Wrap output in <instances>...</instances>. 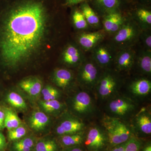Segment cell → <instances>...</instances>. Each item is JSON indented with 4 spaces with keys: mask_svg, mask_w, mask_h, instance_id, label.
I'll list each match as a JSON object with an SVG mask.
<instances>
[{
    "mask_svg": "<svg viewBox=\"0 0 151 151\" xmlns=\"http://www.w3.org/2000/svg\"><path fill=\"white\" fill-rule=\"evenodd\" d=\"M135 47L118 50L113 64L117 72L130 71L134 68L137 52Z\"/></svg>",
    "mask_w": 151,
    "mask_h": 151,
    "instance_id": "obj_8",
    "label": "cell"
},
{
    "mask_svg": "<svg viewBox=\"0 0 151 151\" xmlns=\"http://www.w3.org/2000/svg\"><path fill=\"white\" fill-rule=\"evenodd\" d=\"M139 43L141 44L143 48L151 51V29L142 30Z\"/></svg>",
    "mask_w": 151,
    "mask_h": 151,
    "instance_id": "obj_33",
    "label": "cell"
},
{
    "mask_svg": "<svg viewBox=\"0 0 151 151\" xmlns=\"http://www.w3.org/2000/svg\"><path fill=\"white\" fill-rule=\"evenodd\" d=\"M6 99L9 105L15 111L24 113L28 111V107L26 100L19 92L15 91L9 92Z\"/></svg>",
    "mask_w": 151,
    "mask_h": 151,
    "instance_id": "obj_18",
    "label": "cell"
},
{
    "mask_svg": "<svg viewBox=\"0 0 151 151\" xmlns=\"http://www.w3.org/2000/svg\"><path fill=\"white\" fill-rule=\"evenodd\" d=\"M137 124L140 129L144 134H150L151 133L150 117L147 114H141L137 119Z\"/></svg>",
    "mask_w": 151,
    "mask_h": 151,
    "instance_id": "obj_32",
    "label": "cell"
},
{
    "mask_svg": "<svg viewBox=\"0 0 151 151\" xmlns=\"http://www.w3.org/2000/svg\"><path fill=\"white\" fill-rule=\"evenodd\" d=\"M64 151H84L83 149L78 147V146H74V147H68V148Z\"/></svg>",
    "mask_w": 151,
    "mask_h": 151,
    "instance_id": "obj_39",
    "label": "cell"
},
{
    "mask_svg": "<svg viewBox=\"0 0 151 151\" xmlns=\"http://www.w3.org/2000/svg\"><path fill=\"white\" fill-rule=\"evenodd\" d=\"M62 58L63 61L66 65L79 66L86 57L78 45L70 44L65 47Z\"/></svg>",
    "mask_w": 151,
    "mask_h": 151,
    "instance_id": "obj_12",
    "label": "cell"
},
{
    "mask_svg": "<svg viewBox=\"0 0 151 151\" xmlns=\"http://www.w3.org/2000/svg\"><path fill=\"white\" fill-rule=\"evenodd\" d=\"M136 67L142 74H151V51L146 50L140 46L137 49L134 67Z\"/></svg>",
    "mask_w": 151,
    "mask_h": 151,
    "instance_id": "obj_13",
    "label": "cell"
},
{
    "mask_svg": "<svg viewBox=\"0 0 151 151\" xmlns=\"http://www.w3.org/2000/svg\"><path fill=\"white\" fill-rule=\"evenodd\" d=\"M4 111L5 114V128H6L8 131L16 128L23 124L16 112L13 109L5 108Z\"/></svg>",
    "mask_w": 151,
    "mask_h": 151,
    "instance_id": "obj_25",
    "label": "cell"
},
{
    "mask_svg": "<svg viewBox=\"0 0 151 151\" xmlns=\"http://www.w3.org/2000/svg\"><path fill=\"white\" fill-rule=\"evenodd\" d=\"M28 128L37 133H41L48 130L51 125L50 116L42 111L35 110L32 112L27 120Z\"/></svg>",
    "mask_w": 151,
    "mask_h": 151,
    "instance_id": "obj_9",
    "label": "cell"
},
{
    "mask_svg": "<svg viewBox=\"0 0 151 151\" xmlns=\"http://www.w3.org/2000/svg\"><path fill=\"white\" fill-rule=\"evenodd\" d=\"M105 40L90 51L89 57L103 70L112 68L118 51L108 41L104 42Z\"/></svg>",
    "mask_w": 151,
    "mask_h": 151,
    "instance_id": "obj_4",
    "label": "cell"
},
{
    "mask_svg": "<svg viewBox=\"0 0 151 151\" xmlns=\"http://www.w3.org/2000/svg\"><path fill=\"white\" fill-rule=\"evenodd\" d=\"M127 142L123 143V144H120V145L114 146L111 151H124Z\"/></svg>",
    "mask_w": 151,
    "mask_h": 151,
    "instance_id": "obj_37",
    "label": "cell"
},
{
    "mask_svg": "<svg viewBox=\"0 0 151 151\" xmlns=\"http://www.w3.org/2000/svg\"><path fill=\"white\" fill-rule=\"evenodd\" d=\"M83 127L84 124L78 119L68 118L58 124L55 127V132L57 134L60 136L70 134L79 133Z\"/></svg>",
    "mask_w": 151,
    "mask_h": 151,
    "instance_id": "obj_14",
    "label": "cell"
},
{
    "mask_svg": "<svg viewBox=\"0 0 151 151\" xmlns=\"http://www.w3.org/2000/svg\"><path fill=\"white\" fill-rule=\"evenodd\" d=\"M84 141V137L80 133L60 136V142L65 147H70L80 145Z\"/></svg>",
    "mask_w": 151,
    "mask_h": 151,
    "instance_id": "obj_27",
    "label": "cell"
},
{
    "mask_svg": "<svg viewBox=\"0 0 151 151\" xmlns=\"http://www.w3.org/2000/svg\"><path fill=\"white\" fill-rule=\"evenodd\" d=\"M91 98L86 92H78L73 97L72 100V109L77 114H85L89 112L91 109Z\"/></svg>",
    "mask_w": 151,
    "mask_h": 151,
    "instance_id": "obj_16",
    "label": "cell"
},
{
    "mask_svg": "<svg viewBox=\"0 0 151 151\" xmlns=\"http://www.w3.org/2000/svg\"><path fill=\"white\" fill-rule=\"evenodd\" d=\"M37 140L33 136H26L18 140L14 141L13 151H33Z\"/></svg>",
    "mask_w": 151,
    "mask_h": 151,
    "instance_id": "obj_24",
    "label": "cell"
},
{
    "mask_svg": "<svg viewBox=\"0 0 151 151\" xmlns=\"http://www.w3.org/2000/svg\"><path fill=\"white\" fill-rule=\"evenodd\" d=\"M104 126L107 130L108 140L113 147L126 142L131 138L129 128L117 119L105 120Z\"/></svg>",
    "mask_w": 151,
    "mask_h": 151,
    "instance_id": "obj_6",
    "label": "cell"
},
{
    "mask_svg": "<svg viewBox=\"0 0 151 151\" xmlns=\"http://www.w3.org/2000/svg\"><path fill=\"white\" fill-rule=\"evenodd\" d=\"M141 30L132 17H127L122 27L108 42L116 50L129 48L139 43Z\"/></svg>",
    "mask_w": 151,
    "mask_h": 151,
    "instance_id": "obj_2",
    "label": "cell"
},
{
    "mask_svg": "<svg viewBox=\"0 0 151 151\" xmlns=\"http://www.w3.org/2000/svg\"><path fill=\"white\" fill-rule=\"evenodd\" d=\"M142 30L151 29V12L143 8L138 9L131 17Z\"/></svg>",
    "mask_w": 151,
    "mask_h": 151,
    "instance_id": "obj_20",
    "label": "cell"
},
{
    "mask_svg": "<svg viewBox=\"0 0 151 151\" xmlns=\"http://www.w3.org/2000/svg\"><path fill=\"white\" fill-rule=\"evenodd\" d=\"M129 88L134 94L139 95H146L151 91V81L147 78H137L130 83Z\"/></svg>",
    "mask_w": 151,
    "mask_h": 151,
    "instance_id": "obj_22",
    "label": "cell"
},
{
    "mask_svg": "<svg viewBox=\"0 0 151 151\" xmlns=\"http://www.w3.org/2000/svg\"><path fill=\"white\" fill-rule=\"evenodd\" d=\"M108 137L101 130L94 127L89 130L85 144L89 151H102L108 142Z\"/></svg>",
    "mask_w": 151,
    "mask_h": 151,
    "instance_id": "obj_11",
    "label": "cell"
},
{
    "mask_svg": "<svg viewBox=\"0 0 151 151\" xmlns=\"http://www.w3.org/2000/svg\"><path fill=\"white\" fill-rule=\"evenodd\" d=\"M47 17L44 5L37 0L0 11V68H18L37 53L47 33Z\"/></svg>",
    "mask_w": 151,
    "mask_h": 151,
    "instance_id": "obj_1",
    "label": "cell"
},
{
    "mask_svg": "<svg viewBox=\"0 0 151 151\" xmlns=\"http://www.w3.org/2000/svg\"><path fill=\"white\" fill-rule=\"evenodd\" d=\"M78 67L77 78L79 84L86 89L96 87L103 69L90 57L86 58Z\"/></svg>",
    "mask_w": 151,
    "mask_h": 151,
    "instance_id": "obj_3",
    "label": "cell"
},
{
    "mask_svg": "<svg viewBox=\"0 0 151 151\" xmlns=\"http://www.w3.org/2000/svg\"><path fill=\"white\" fill-rule=\"evenodd\" d=\"M28 132L27 126L24 124H22L17 128L8 131V136L9 140L13 142L18 140L26 137Z\"/></svg>",
    "mask_w": 151,
    "mask_h": 151,
    "instance_id": "obj_31",
    "label": "cell"
},
{
    "mask_svg": "<svg viewBox=\"0 0 151 151\" xmlns=\"http://www.w3.org/2000/svg\"><path fill=\"white\" fill-rule=\"evenodd\" d=\"M53 78L57 86L62 89H65L73 81V73L68 69L59 68L55 71Z\"/></svg>",
    "mask_w": 151,
    "mask_h": 151,
    "instance_id": "obj_21",
    "label": "cell"
},
{
    "mask_svg": "<svg viewBox=\"0 0 151 151\" xmlns=\"http://www.w3.org/2000/svg\"><path fill=\"white\" fill-rule=\"evenodd\" d=\"M56 142L49 138H45L37 141L33 151H56Z\"/></svg>",
    "mask_w": 151,
    "mask_h": 151,
    "instance_id": "obj_28",
    "label": "cell"
},
{
    "mask_svg": "<svg viewBox=\"0 0 151 151\" xmlns=\"http://www.w3.org/2000/svg\"><path fill=\"white\" fill-rule=\"evenodd\" d=\"M127 18V17H124L119 10L106 14L102 17L101 20L102 29L107 37H111L121 28Z\"/></svg>",
    "mask_w": 151,
    "mask_h": 151,
    "instance_id": "obj_10",
    "label": "cell"
},
{
    "mask_svg": "<svg viewBox=\"0 0 151 151\" xmlns=\"http://www.w3.org/2000/svg\"><path fill=\"white\" fill-rule=\"evenodd\" d=\"M80 11L91 29L96 30L102 29V22L100 17L88 3L84 2L81 5Z\"/></svg>",
    "mask_w": 151,
    "mask_h": 151,
    "instance_id": "obj_17",
    "label": "cell"
},
{
    "mask_svg": "<svg viewBox=\"0 0 151 151\" xmlns=\"http://www.w3.org/2000/svg\"><path fill=\"white\" fill-rule=\"evenodd\" d=\"M38 105L40 109L49 116L58 113L63 108L62 103L57 100L49 101L41 100L39 102Z\"/></svg>",
    "mask_w": 151,
    "mask_h": 151,
    "instance_id": "obj_26",
    "label": "cell"
},
{
    "mask_svg": "<svg viewBox=\"0 0 151 151\" xmlns=\"http://www.w3.org/2000/svg\"><path fill=\"white\" fill-rule=\"evenodd\" d=\"M19 86L21 89L33 99L37 98L40 95L42 89L41 81L37 77H29L22 80Z\"/></svg>",
    "mask_w": 151,
    "mask_h": 151,
    "instance_id": "obj_15",
    "label": "cell"
},
{
    "mask_svg": "<svg viewBox=\"0 0 151 151\" xmlns=\"http://www.w3.org/2000/svg\"><path fill=\"white\" fill-rule=\"evenodd\" d=\"M5 117L4 109L3 110L0 108V130H3L5 128Z\"/></svg>",
    "mask_w": 151,
    "mask_h": 151,
    "instance_id": "obj_35",
    "label": "cell"
},
{
    "mask_svg": "<svg viewBox=\"0 0 151 151\" xmlns=\"http://www.w3.org/2000/svg\"><path fill=\"white\" fill-rule=\"evenodd\" d=\"M40 95L42 97L43 101L57 100L60 95V92L55 87L47 85L42 87Z\"/></svg>",
    "mask_w": 151,
    "mask_h": 151,
    "instance_id": "obj_30",
    "label": "cell"
},
{
    "mask_svg": "<svg viewBox=\"0 0 151 151\" xmlns=\"http://www.w3.org/2000/svg\"><path fill=\"white\" fill-rule=\"evenodd\" d=\"M143 1L146 3H149L151 1V0H143Z\"/></svg>",
    "mask_w": 151,
    "mask_h": 151,
    "instance_id": "obj_41",
    "label": "cell"
},
{
    "mask_svg": "<svg viewBox=\"0 0 151 151\" xmlns=\"http://www.w3.org/2000/svg\"><path fill=\"white\" fill-rule=\"evenodd\" d=\"M6 146V142L4 136L0 132V151L4 150Z\"/></svg>",
    "mask_w": 151,
    "mask_h": 151,
    "instance_id": "obj_36",
    "label": "cell"
},
{
    "mask_svg": "<svg viewBox=\"0 0 151 151\" xmlns=\"http://www.w3.org/2000/svg\"><path fill=\"white\" fill-rule=\"evenodd\" d=\"M94 3L102 17L106 14L119 10L120 0H94Z\"/></svg>",
    "mask_w": 151,
    "mask_h": 151,
    "instance_id": "obj_23",
    "label": "cell"
},
{
    "mask_svg": "<svg viewBox=\"0 0 151 151\" xmlns=\"http://www.w3.org/2000/svg\"><path fill=\"white\" fill-rule=\"evenodd\" d=\"M143 151H151V145L150 144H149L144 148Z\"/></svg>",
    "mask_w": 151,
    "mask_h": 151,
    "instance_id": "obj_40",
    "label": "cell"
},
{
    "mask_svg": "<svg viewBox=\"0 0 151 151\" xmlns=\"http://www.w3.org/2000/svg\"><path fill=\"white\" fill-rule=\"evenodd\" d=\"M141 146L139 140L136 138H131L127 142L124 151H139Z\"/></svg>",
    "mask_w": 151,
    "mask_h": 151,
    "instance_id": "obj_34",
    "label": "cell"
},
{
    "mask_svg": "<svg viewBox=\"0 0 151 151\" xmlns=\"http://www.w3.org/2000/svg\"><path fill=\"white\" fill-rule=\"evenodd\" d=\"M107 37V35L103 29L94 31H84L79 32L76 40L77 45L85 53L91 51Z\"/></svg>",
    "mask_w": 151,
    "mask_h": 151,
    "instance_id": "obj_7",
    "label": "cell"
},
{
    "mask_svg": "<svg viewBox=\"0 0 151 151\" xmlns=\"http://www.w3.org/2000/svg\"><path fill=\"white\" fill-rule=\"evenodd\" d=\"M119 73L113 68L103 70L96 86L101 97H109L119 88L122 82Z\"/></svg>",
    "mask_w": 151,
    "mask_h": 151,
    "instance_id": "obj_5",
    "label": "cell"
},
{
    "mask_svg": "<svg viewBox=\"0 0 151 151\" xmlns=\"http://www.w3.org/2000/svg\"><path fill=\"white\" fill-rule=\"evenodd\" d=\"M109 108L112 113L123 116L132 111L134 108V105L129 100L119 98L112 100L109 104Z\"/></svg>",
    "mask_w": 151,
    "mask_h": 151,
    "instance_id": "obj_19",
    "label": "cell"
},
{
    "mask_svg": "<svg viewBox=\"0 0 151 151\" xmlns=\"http://www.w3.org/2000/svg\"><path fill=\"white\" fill-rule=\"evenodd\" d=\"M86 0H66V4L68 5H74L79 3L84 2Z\"/></svg>",
    "mask_w": 151,
    "mask_h": 151,
    "instance_id": "obj_38",
    "label": "cell"
},
{
    "mask_svg": "<svg viewBox=\"0 0 151 151\" xmlns=\"http://www.w3.org/2000/svg\"><path fill=\"white\" fill-rule=\"evenodd\" d=\"M72 21L76 28L80 32L89 31L91 29L80 10H76L73 12L72 15Z\"/></svg>",
    "mask_w": 151,
    "mask_h": 151,
    "instance_id": "obj_29",
    "label": "cell"
}]
</instances>
